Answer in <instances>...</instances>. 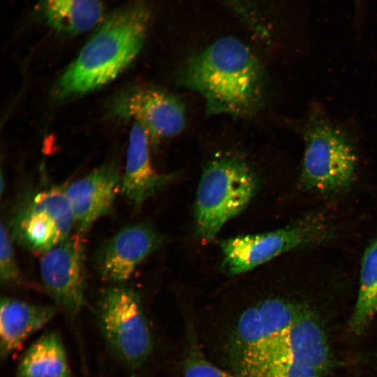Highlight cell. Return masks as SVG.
Instances as JSON below:
<instances>
[{
    "label": "cell",
    "mask_w": 377,
    "mask_h": 377,
    "mask_svg": "<svg viewBox=\"0 0 377 377\" xmlns=\"http://www.w3.org/2000/svg\"><path fill=\"white\" fill-rule=\"evenodd\" d=\"M179 77L204 98L207 114L251 116L262 103V66L246 44L232 37L221 38L191 57Z\"/></svg>",
    "instance_id": "1"
},
{
    "label": "cell",
    "mask_w": 377,
    "mask_h": 377,
    "mask_svg": "<svg viewBox=\"0 0 377 377\" xmlns=\"http://www.w3.org/2000/svg\"><path fill=\"white\" fill-rule=\"evenodd\" d=\"M148 18L140 5L110 15L58 80L56 96L63 98L83 94L114 80L139 54Z\"/></svg>",
    "instance_id": "2"
},
{
    "label": "cell",
    "mask_w": 377,
    "mask_h": 377,
    "mask_svg": "<svg viewBox=\"0 0 377 377\" xmlns=\"http://www.w3.org/2000/svg\"><path fill=\"white\" fill-rule=\"evenodd\" d=\"M257 177L239 156L218 154L205 166L197 190L195 231L210 241L223 225L249 205L257 189Z\"/></svg>",
    "instance_id": "3"
},
{
    "label": "cell",
    "mask_w": 377,
    "mask_h": 377,
    "mask_svg": "<svg viewBox=\"0 0 377 377\" xmlns=\"http://www.w3.org/2000/svg\"><path fill=\"white\" fill-rule=\"evenodd\" d=\"M302 185L316 192L337 193L353 182L358 164L350 136L324 114L313 112L304 132Z\"/></svg>",
    "instance_id": "4"
},
{
    "label": "cell",
    "mask_w": 377,
    "mask_h": 377,
    "mask_svg": "<svg viewBox=\"0 0 377 377\" xmlns=\"http://www.w3.org/2000/svg\"><path fill=\"white\" fill-rule=\"evenodd\" d=\"M97 316L101 334L117 358L128 368L144 364L153 350V337L138 292L112 285L101 294Z\"/></svg>",
    "instance_id": "5"
},
{
    "label": "cell",
    "mask_w": 377,
    "mask_h": 377,
    "mask_svg": "<svg viewBox=\"0 0 377 377\" xmlns=\"http://www.w3.org/2000/svg\"><path fill=\"white\" fill-rule=\"evenodd\" d=\"M282 361L309 364L323 372L330 362L324 331L306 307L290 325L250 348L235 365L238 377H251Z\"/></svg>",
    "instance_id": "6"
},
{
    "label": "cell",
    "mask_w": 377,
    "mask_h": 377,
    "mask_svg": "<svg viewBox=\"0 0 377 377\" xmlns=\"http://www.w3.org/2000/svg\"><path fill=\"white\" fill-rule=\"evenodd\" d=\"M331 228L318 214L307 215L276 230L239 236L222 242V267L230 275L242 274L276 256L330 237Z\"/></svg>",
    "instance_id": "7"
},
{
    "label": "cell",
    "mask_w": 377,
    "mask_h": 377,
    "mask_svg": "<svg viewBox=\"0 0 377 377\" xmlns=\"http://www.w3.org/2000/svg\"><path fill=\"white\" fill-rule=\"evenodd\" d=\"M249 299L228 314L223 325V349L234 365L250 348L290 325L305 308L263 293Z\"/></svg>",
    "instance_id": "8"
},
{
    "label": "cell",
    "mask_w": 377,
    "mask_h": 377,
    "mask_svg": "<svg viewBox=\"0 0 377 377\" xmlns=\"http://www.w3.org/2000/svg\"><path fill=\"white\" fill-rule=\"evenodd\" d=\"M73 227L64 187L52 186L20 205L10 220L9 231L21 246L43 254L68 237Z\"/></svg>",
    "instance_id": "9"
},
{
    "label": "cell",
    "mask_w": 377,
    "mask_h": 377,
    "mask_svg": "<svg viewBox=\"0 0 377 377\" xmlns=\"http://www.w3.org/2000/svg\"><path fill=\"white\" fill-rule=\"evenodd\" d=\"M84 234L76 232L43 253L40 274L45 291L68 315L84 305L86 288Z\"/></svg>",
    "instance_id": "10"
},
{
    "label": "cell",
    "mask_w": 377,
    "mask_h": 377,
    "mask_svg": "<svg viewBox=\"0 0 377 377\" xmlns=\"http://www.w3.org/2000/svg\"><path fill=\"white\" fill-rule=\"evenodd\" d=\"M114 112L135 120L149 138L163 139L179 134L186 124L183 103L175 95L154 88L133 89L122 95L114 104Z\"/></svg>",
    "instance_id": "11"
},
{
    "label": "cell",
    "mask_w": 377,
    "mask_h": 377,
    "mask_svg": "<svg viewBox=\"0 0 377 377\" xmlns=\"http://www.w3.org/2000/svg\"><path fill=\"white\" fill-rule=\"evenodd\" d=\"M161 243L162 237L146 223L121 228L96 255V267L101 279L112 285L124 284Z\"/></svg>",
    "instance_id": "12"
},
{
    "label": "cell",
    "mask_w": 377,
    "mask_h": 377,
    "mask_svg": "<svg viewBox=\"0 0 377 377\" xmlns=\"http://www.w3.org/2000/svg\"><path fill=\"white\" fill-rule=\"evenodd\" d=\"M121 177L117 168L103 165L64 187L76 232L84 234L112 212Z\"/></svg>",
    "instance_id": "13"
},
{
    "label": "cell",
    "mask_w": 377,
    "mask_h": 377,
    "mask_svg": "<svg viewBox=\"0 0 377 377\" xmlns=\"http://www.w3.org/2000/svg\"><path fill=\"white\" fill-rule=\"evenodd\" d=\"M149 139L147 131L135 122L130 131L121 184V193L135 207H140L172 179V176L158 172L151 165Z\"/></svg>",
    "instance_id": "14"
},
{
    "label": "cell",
    "mask_w": 377,
    "mask_h": 377,
    "mask_svg": "<svg viewBox=\"0 0 377 377\" xmlns=\"http://www.w3.org/2000/svg\"><path fill=\"white\" fill-rule=\"evenodd\" d=\"M54 306L38 305L3 297L0 310V353L7 358L32 334L54 317Z\"/></svg>",
    "instance_id": "15"
},
{
    "label": "cell",
    "mask_w": 377,
    "mask_h": 377,
    "mask_svg": "<svg viewBox=\"0 0 377 377\" xmlns=\"http://www.w3.org/2000/svg\"><path fill=\"white\" fill-rule=\"evenodd\" d=\"M16 377H72L58 333H45L25 350L18 363Z\"/></svg>",
    "instance_id": "16"
},
{
    "label": "cell",
    "mask_w": 377,
    "mask_h": 377,
    "mask_svg": "<svg viewBox=\"0 0 377 377\" xmlns=\"http://www.w3.org/2000/svg\"><path fill=\"white\" fill-rule=\"evenodd\" d=\"M48 24L61 33L76 35L88 31L103 18L101 0H42Z\"/></svg>",
    "instance_id": "17"
},
{
    "label": "cell",
    "mask_w": 377,
    "mask_h": 377,
    "mask_svg": "<svg viewBox=\"0 0 377 377\" xmlns=\"http://www.w3.org/2000/svg\"><path fill=\"white\" fill-rule=\"evenodd\" d=\"M377 313V237L364 251L357 301L350 320L355 332L362 331Z\"/></svg>",
    "instance_id": "18"
},
{
    "label": "cell",
    "mask_w": 377,
    "mask_h": 377,
    "mask_svg": "<svg viewBox=\"0 0 377 377\" xmlns=\"http://www.w3.org/2000/svg\"><path fill=\"white\" fill-rule=\"evenodd\" d=\"M183 377H238L214 364L202 353L195 341H190L184 363Z\"/></svg>",
    "instance_id": "19"
},
{
    "label": "cell",
    "mask_w": 377,
    "mask_h": 377,
    "mask_svg": "<svg viewBox=\"0 0 377 377\" xmlns=\"http://www.w3.org/2000/svg\"><path fill=\"white\" fill-rule=\"evenodd\" d=\"M9 229L3 222L0 228V281L3 286L16 283L20 279V270L17 264Z\"/></svg>",
    "instance_id": "20"
},
{
    "label": "cell",
    "mask_w": 377,
    "mask_h": 377,
    "mask_svg": "<svg viewBox=\"0 0 377 377\" xmlns=\"http://www.w3.org/2000/svg\"><path fill=\"white\" fill-rule=\"evenodd\" d=\"M353 8V20L357 28L364 26L367 20L370 0H351Z\"/></svg>",
    "instance_id": "21"
},
{
    "label": "cell",
    "mask_w": 377,
    "mask_h": 377,
    "mask_svg": "<svg viewBox=\"0 0 377 377\" xmlns=\"http://www.w3.org/2000/svg\"><path fill=\"white\" fill-rule=\"evenodd\" d=\"M316 377H320V376H316Z\"/></svg>",
    "instance_id": "22"
}]
</instances>
